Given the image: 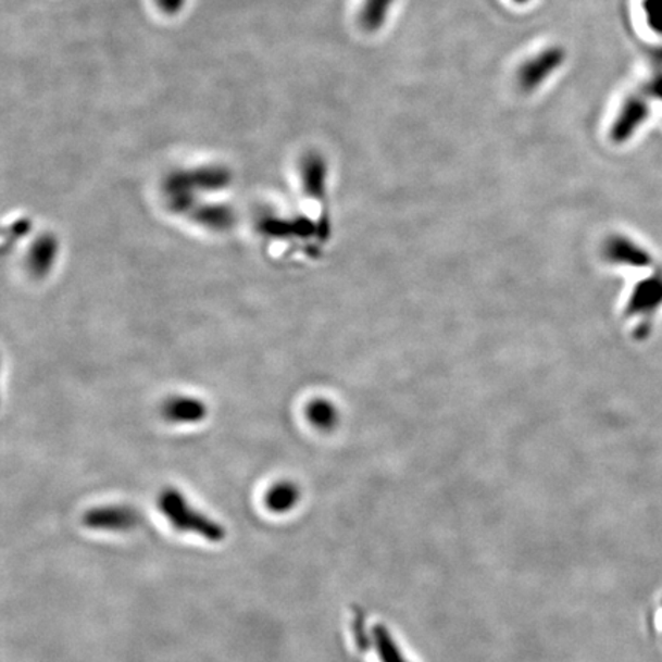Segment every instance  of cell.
Segmentation results:
<instances>
[{
    "mask_svg": "<svg viewBox=\"0 0 662 662\" xmlns=\"http://www.w3.org/2000/svg\"><path fill=\"white\" fill-rule=\"evenodd\" d=\"M159 508L179 533L200 535L213 544L223 541L226 537V529L215 520L190 507L189 501L178 489H164L159 497Z\"/></svg>",
    "mask_w": 662,
    "mask_h": 662,
    "instance_id": "cell-1",
    "label": "cell"
},
{
    "mask_svg": "<svg viewBox=\"0 0 662 662\" xmlns=\"http://www.w3.org/2000/svg\"><path fill=\"white\" fill-rule=\"evenodd\" d=\"M611 257L615 258V261H620V263L632 265H649L652 263V258L647 255L646 250L635 246L634 242L627 241V239H620V241L613 242Z\"/></svg>",
    "mask_w": 662,
    "mask_h": 662,
    "instance_id": "cell-14",
    "label": "cell"
},
{
    "mask_svg": "<svg viewBox=\"0 0 662 662\" xmlns=\"http://www.w3.org/2000/svg\"><path fill=\"white\" fill-rule=\"evenodd\" d=\"M232 174L227 167L220 164L196 167V170L178 171L171 174L164 183L166 197L190 196L198 197L203 192H216L230 185Z\"/></svg>",
    "mask_w": 662,
    "mask_h": 662,
    "instance_id": "cell-2",
    "label": "cell"
},
{
    "mask_svg": "<svg viewBox=\"0 0 662 662\" xmlns=\"http://www.w3.org/2000/svg\"><path fill=\"white\" fill-rule=\"evenodd\" d=\"M642 7H645L647 24L654 33L662 35V0H645Z\"/></svg>",
    "mask_w": 662,
    "mask_h": 662,
    "instance_id": "cell-16",
    "label": "cell"
},
{
    "mask_svg": "<svg viewBox=\"0 0 662 662\" xmlns=\"http://www.w3.org/2000/svg\"><path fill=\"white\" fill-rule=\"evenodd\" d=\"M29 229H32L29 220H18L17 223H14L13 226H11L10 234H7V237H11L13 238V241H16V239L25 237Z\"/></svg>",
    "mask_w": 662,
    "mask_h": 662,
    "instance_id": "cell-17",
    "label": "cell"
},
{
    "mask_svg": "<svg viewBox=\"0 0 662 662\" xmlns=\"http://www.w3.org/2000/svg\"><path fill=\"white\" fill-rule=\"evenodd\" d=\"M299 488L291 482H279L265 494V507L275 514L293 510L299 500Z\"/></svg>",
    "mask_w": 662,
    "mask_h": 662,
    "instance_id": "cell-12",
    "label": "cell"
},
{
    "mask_svg": "<svg viewBox=\"0 0 662 662\" xmlns=\"http://www.w3.org/2000/svg\"><path fill=\"white\" fill-rule=\"evenodd\" d=\"M662 305V273L639 284L632 297L628 310L630 313L649 314Z\"/></svg>",
    "mask_w": 662,
    "mask_h": 662,
    "instance_id": "cell-11",
    "label": "cell"
},
{
    "mask_svg": "<svg viewBox=\"0 0 662 662\" xmlns=\"http://www.w3.org/2000/svg\"><path fill=\"white\" fill-rule=\"evenodd\" d=\"M566 51L561 47H549L526 60L519 70L517 82L523 92H534L563 66Z\"/></svg>",
    "mask_w": 662,
    "mask_h": 662,
    "instance_id": "cell-3",
    "label": "cell"
},
{
    "mask_svg": "<svg viewBox=\"0 0 662 662\" xmlns=\"http://www.w3.org/2000/svg\"><path fill=\"white\" fill-rule=\"evenodd\" d=\"M258 230L276 239L305 238L313 234V224L309 218L286 220L267 215L258 223Z\"/></svg>",
    "mask_w": 662,
    "mask_h": 662,
    "instance_id": "cell-8",
    "label": "cell"
},
{
    "mask_svg": "<svg viewBox=\"0 0 662 662\" xmlns=\"http://www.w3.org/2000/svg\"><path fill=\"white\" fill-rule=\"evenodd\" d=\"M396 0H364L361 14H359V24L366 33H376L387 22L391 7Z\"/></svg>",
    "mask_w": 662,
    "mask_h": 662,
    "instance_id": "cell-13",
    "label": "cell"
},
{
    "mask_svg": "<svg viewBox=\"0 0 662 662\" xmlns=\"http://www.w3.org/2000/svg\"><path fill=\"white\" fill-rule=\"evenodd\" d=\"M649 115L646 97L641 93H634L627 97L626 102L621 107L619 117L613 122L611 138L615 143H624L634 136L635 130L642 125Z\"/></svg>",
    "mask_w": 662,
    "mask_h": 662,
    "instance_id": "cell-6",
    "label": "cell"
},
{
    "mask_svg": "<svg viewBox=\"0 0 662 662\" xmlns=\"http://www.w3.org/2000/svg\"><path fill=\"white\" fill-rule=\"evenodd\" d=\"M301 178L307 196L323 200L327 183V163L321 153H307L301 164Z\"/></svg>",
    "mask_w": 662,
    "mask_h": 662,
    "instance_id": "cell-9",
    "label": "cell"
},
{
    "mask_svg": "<svg viewBox=\"0 0 662 662\" xmlns=\"http://www.w3.org/2000/svg\"><path fill=\"white\" fill-rule=\"evenodd\" d=\"M514 3H519V5H525V3L529 2V0H512Z\"/></svg>",
    "mask_w": 662,
    "mask_h": 662,
    "instance_id": "cell-20",
    "label": "cell"
},
{
    "mask_svg": "<svg viewBox=\"0 0 662 662\" xmlns=\"http://www.w3.org/2000/svg\"><path fill=\"white\" fill-rule=\"evenodd\" d=\"M162 413L171 424L190 425L204 421L208 407L203 400L192 396H175L163 403Z\"/></svg>",
    "mask_w": 662,
    "mask_h": 662,
    "instance_id": "cell-7",
    "label": "cell"
},
{
    "mask_svg": "<svg viewBox=\"0 0 662 662\" xmlns=\"http://www.w3.org/2000/svg\"><path fill=\"white\" fill-rule=\"evenodd\" d=\"M183 215L189 216L190 220L196 221L200 226L211 230H227L234 226L237 221L234 209L227 204L218 203H203L198 200V197L192 198L189 203L186 204L185 212Z\"/></svg>",
    "mask_w": 662,
    "mask_h": 662,
    "instance_id": "cell-5",
    "label": "cell"
},
{
    "mask_svg": "<svg viewBox=\"0 0 662 662\" xmlns=\"http://www.w3.org/2000/svg\"><path fill=\"white\" fill-rule=\"evenodd\" d=\"M141 522L140 512L130 507H100L89 510L84 515V525L89 529L125 533L134 529Z\"/></svg>",
    "mask_w": 662,
    "mask_h": 662,
    "instance_id": "cell-4",
    "label": "cell"
},
{
    "mask_svg": "<svg viewBox=\"0 0 662 662\" xmlns=\"http://www.w3.org/2000/svg\"><path fill=\"white\" fill-rule=\"evenodd\" d=\"M307 416L314 426L321 429H328L335 426L338 421L335 407L324 399H316L307 408Z\"/></svg>",
    "mask_w": 662,
    "mask_h": 662,
    "instance_id": "cell-15",
    "label": "cell"
},
{
    "mask_svg": "<svg viewBox=\"0 0 662 662\" xmlns=\"http://www.w3.org/2000/svg\"><path fill=\"white\" fill-rule=\"evenodd\" d=\"M59 241L54 235H42L37 238L32 250H29L28 267L36 276H42L50 273L52 265L58 260Z\"/></svg>",
    "mask_w": 662,
    "mask_h": 662,
    "instance_id": "cell-10",
    "label": "cell"
},
{
    "mask_svg": "<svg viewBox=\"0 0 662 662\" xmlns=\"http://www.w3.org/2000/svg\"><path fill=\"white\" fill-rule=\"evenodd\" d=\"M647 93H653L654 97L662 100V77H658L657 80H653L652 84L649 85V89H647Z\"/></svg>",
    "mask_w": 662,
    "mask_h": 662,
    "instance_id": "cell-19",
    "label": "cell"
},
{
    "mask_svg": "<svg viewBox=\"0 0 662 662\" xmlns=\"http://www.w3.org/2000/svg\"><path fill=\"white\" fill-rule=\"evenodd\" d=\"M159 9L166 14H177L185 5L186 0H155Z\"/></svg>",
    "mask_w": 662,
    "mask_h": 662,
    "instance_id": "cell-18",
    "label": "cell"
}]
</instances>
